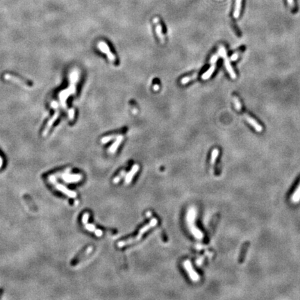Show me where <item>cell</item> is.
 Segmentation results:
<instances>
[{"mask_svg": "<svg viewBox=\"0 0 300 300\" xmlns=\"http://www.w3.org/2000/svg\"><path fill=\"white\" fill-rule=\"evenodd\" d=\"M69 84L68 87L65 89L60 91L59 93V99L60 106L63 110L68 112V106H67L66 101L69 96L74 95L76 92V84L79 78V72L77 69H74L69 74Z\"/></svg>", "mask_w": 300, "mask_h": 300, "instance_id": "cell-1", "label": "cell"}, {"mask_svg": "<svg viewBox=\"0 0 300 300\" xmlns=\"http://www.w3.org/2000/svg\"><path fill=\"white\" fill-rule=\"evenodd\" d=\"M157 222H158V220H157V219H156V218H153V219L150 221L149 224H147V225H145L143 227H142V229L140 230V231L138 232V235H136V236L133 237V238H129V239H127L126 240H122V241L119 242L118 247H123L124 246L129 245V244H131L135 243H136V242L141 240V238L142 237V235H143L147 231H149L150 229L152 228V227L155 226L157 225Z\"/></svg>", "mask_w": 300, "mask_h": 300, "instance_id": "cell-2", "label": "cell"}, {"mask_svg": "<svg viewBox=\"0 0 300 300\" xmlns=\"http://www.w3.org/2000/svg\"><path fill=\"white\" fill-rule=\"evenodd\" d=\"M195 216H196V211L194 208H190L187 213V222L188 223L189 229L195 238L197 239H202L203 238V234L195 225Z\"/></svg>", "mask_w": 300, "mask_h": 300, "instance_id": "cell-3", "label": "cell"}, {"mask_svg": "<svg viewBox=\"0 0 300 300\" xmlns=\"http://www.w3.org/2000/svg\"><path fill=\"white\" fill-rule=\"evenodd\" d=\"M51 106L54 109V114L50 118V120L48 121L46 127H45V129L43 132V136H45L47 135V133H49V132L51 129L52 125H53L54 122H56V120H57L58 118L59 117V115H60L59 106V104H58L57 101H52L51 103Z\"/></svg>", "mask_w": 300, "mask_h": 300, "instance_id": "cell-4", "label": "cell"}, {"mask_svg": "<svg viewBox=\"0 0 300 300\" xmlns=\"http://www.w3.org/2000/svg\"><path fill=\"white\" fill-rule=\"evenodd\" d=\"M218 54H219L220 56L223 58L224 60H225V65L226 67V69L227 72H229L230 77H231V78H233V79H235V78H236V74H235L234 69L232 68L231 63H230L229 59H228V57H227V56H226V49L225 48V47H224L223 45L220 46L219 51H218Z\"/></svg>", "mask_w": 300, "mask_h": 300, "instance_id": "cell-5", "label": "cell"}, {"mask_svg": "<svg viewBox=\"0 0 300 300\" xmlns=\"http://www.w3.org/2000/svg\"><path fill=\"white\" fill-rule=\"evenodd\" d=\"M183 266H184V268L186 269V272H188V275L190 276V279L192 281H199V276L198 275V274L194 270L193 267L192 266L190 261L188 260L185 261L184 263H183Z\"/></svg>", "mask_w": 300, "mask_h": 300, "instance_id": "cell-6", "label": "cell"}, {"mask_svg": "<svg viewBox=\"0 0 300 300\" xmlns=\"http://www.w3.org/2000/svg\"><path fill=\"white\" fill-rule=\"evenodd\" d=\"M97 47L99 48V49H100V50L101 52H103V53H104V54L107 55L108 59H109L110 61H112V62H114V61L115 60V56L112 54V52L110 51V49L109 47V46H108V45L106 44L105 42H103V41L99 42L98 44H97Z\"/></svg>", "mask_w": 300, "mask_h": 300, "instance_id": "cell-7", "label": "cell"}, {"mask_svg": "<svg viewBox=\"0 0 300 300\" xmlns=\"http://www.w3.org/2000/svg\"><path fill=\"white\" fill-rule=\"evenodd\" d=\"M51 182L53 183V184L54 185L55 188H56L58 190L62 192L63 194L66 195L67 196H68V197H71V198H75L76 197H77V193H76L75 192L69 190V189L67 188L65 186H64L62 184H60V183L56 182L55 181L52 180L51 179Z\"/></svg>", "mask_w": 300, "mask_h": 300, "instance_id": "cell-8", "label": "cell"}, {"mask_svg": "<svg viewBox=\"0 0 300 300\" xmlns=\"http://www.w3.org/2000/svg\"><path fill=\"white\" fill-rule=\"evenodd\" d=\"M244 118H245V120L247 122H248L249 124H251L252 126L254 128V129L258 132H263V127L261 125L259 124L257 122H256L254 118H252V117H250L249 115L244 114Z\"/></svg>", "mask_w": 300, "mask_h": 300, "instance_id": "cell-9", "label": "cell"}, {"mask_svg": "<svg viewBox=\"0 0 300 300\" xmlns=\"http://www.w3.org/2000/svg\"><path fill=\"white\" fill-rule=\"evenodd\" d=\"M92 247H88V248H87L85 250V251H83L81 253H80V254H78L77 256V257L74 258V260L72 261V266H75V265H77L78 263V262H79L81 260H82V259L84 257H85V256H88L90 254V253L92 252Z\"/></svg>", "mask_w": 300, "mask_h": 300, "instance_id": "cell-10", "label": "cell"}, {"mask_svg": "<svg viewBox=\"0 0 300 300\" xmlns=\"http://www.w3.org/2000/svg\"><path fill=\"white\" fill-rule=\"evenodd\" d=\"M139 168H140L138 165L136 164L134 165H133L132 170L129 171V172H128L127 174L126 177H125V183H126V184H129L131 181H132L133 177H134L135 174L137 173V172L138 171Z\"/></svg>", "mask_w": 300, "mask_h": 300, "instance_id": "cell-11", "label": "cell"}, {"mask_svg": "<svg viewBox=\"0 0 300 300\" xmlns=\"http://www.w3.org/2000/svg\"><path fill=\"white\" fill-rule=\"evenodd\" d=\"M249 246V242H245V243L243 244V246H242L240 254H239V258H238V263L240 264L244 263V259H245V256Z\"/></svg>", "mask_w": 300, "mask_h": 300, "instance_id": "cell-12", "label": "cell"}, {"mask_svg": "<svg viewBox=\"0 0 300 300\" xmlns=\"http://www.w3.org/2000/svg\"><path fill=\"white\" fill-rule=\"evenodd\" d=\"M4 78H5V79H7V80L12 81H13V82H16L17 83H18L20 86L24 87V88H29V86H27V84H26L24 82V81H22L21 79H20L19 78H17V77H15V76H13V75H11V74H7L4 75Z\"/></svg>", "mask_w": 300, "mask_h": 300, "instance_id": "cell-13", "label": "cell"}, {"mask_svg": "<svg viewBox=\"0 0 300 300\" xmlns=\"http://www.w3.org/2000/svg\"><path fill=\"white\" fill-rule=\"evenodd\" d=\"M63 179L65 182H77L79 181L82 179V176L81 174H74V175H71V174H63Z\"/></svg>", "mask_w": 300, "mask_h": 300, "instance_id": "cell-14", "label": "cell"}, {"mask_svg": "<svg viewBox=\"0 0 300 300\" xmlns=\"http://www.w3.org/2000/svg\"><path fill=\"white\" fill-rule=\"evenodd\" d=\"M123 140H124L123 136L118 135L117 137L115 138V142L109 148V152L111 153V154L115 153L116 150H117V149L118 148V147L120 146L121 142L123 141Z\"/></svg>", "mask_w": 300, "mask_h": 300, "instance_id": "cell-15", "label": "cell"}, {"mask_svg": "<svg viewBox=\"0 0 300 300\" xmlns=\"http://www.w3.org/2000/svg\"><path fill=\"white\" fill-rule=\"evenodd\" d=\"M215 69V64H213V65L210 67L207 71H206L205 73H204L202 76V78L203 80H207L210 78L211 76L213 73Z\"/></svg>", "mask_w": 300, "mask_h": 300, "instance_id": "cell-16", "label": "cell"}, {"mask_svg": "<svg viewBox=\"0 0 300 300\" xmlns=\"http://www.w3.org/2000/svg\"><path fill=\"white\" fill-rule=\"evenodd\" d=\"M242 5V0H236L235 1V7L234 12V17L235 18H238L240 14V9Z\"/></svg>", "mask_w": 300, "mask_h": 300, "instance_id": "cell-17", "label": "cell"}, {"mask_svg": "<svg viewBox=\"0 0 300 300\" xmlns=\"http://www.w3.org/2000/svg\"><path fill=\"white\" fill-rule=\"evenodd\" d=\"M156 24V31L157 34V36H159V38L161 40V42L164 43V36L163 35L162 32V26L159 24V21L158 22L155 23V25Z\"/></svg>", "mask_w": 300, "mask_h": 300, "instance_id": "cell-18", "label": "cell"}, {"mask_svg": "<svg viewBox=\"0 0 300 300\" xmlns=\"http://www.w3.org/2000/svg\"><path fill=\"white\" fill-rule=\"evenodd\" d=\"M218 154H219V150L217 149H214L213 152L211 154V165L213 166L215 163V161L218 156Z\"/></svg>", "mask_w": 300, "mask_h": 300, "instance_id": "cell-19", "label": "cell"}, {"mask_svg": "<svg viewBox=\"0 0 300 300\" xmlns=\"http://www.w3.org/2000/svg\"><path fill=\"white\" fill-rule=\"evenodd\" d=\"M197 75H198L197 73H196V74L190 76V77H186L184 78H183L181 80V83L182 85H184V84H186L188 82H189V81H190L191 80H193V79H195V78H196L197 77Z\"/></svg>", "mask_w": 300, "mask_h": 300, "instance_id": "cell-20", "label": "cell"}, {"mask_svg": "<svg viewBox=\"0 0 300 300\" xmlns=\"http://www.w3.org/2000/svg\"><path fill=\"white\" fill-rule=\"evenodd\" d=\"M116 137H117V135H110V136H105V137H103V138H101V143H104V144L107 143V142H109V141H112V140L115 138Z\"/></svg>", "mask_w": 300, "mask_h": 300, "instance_id": "cell-21", "label": "cell"}, {"mask_svg": "<svg viewBox=\"0 0 300 300\" xmlns=\"http://www.w3.org/2000/svg\"><path fill=\"white\" fill-rule=\"evenodd\" d=\"M233 100H234V103L235 109H236L238 110V111H241L242 105H241V103H240V101L239 100V99H238L237 97H234Z\"/></svg>", "mask_w": 300, "mask_h": 300, "instance_id": "cell-22", "label": "cell"}, {"mask_svg": "<svg viewBox=\"0 0 300 300\" xmlns=\"http://www.w3.org/2000/svg\"><path fill=\"white\" fill-rule=\"evenodd\" d=\"M84 225H85V228L88 230V231H91V232H95L96 231V230H97V229H96V227L95 225H93L92 224H89L88 222H86L85 224H83Z\"/></svg>", "mask_w": 300, "mask_h": 300, "instance_id": "cell-23", "label": "cell"}, {"mask_svg": "<svg viewBox=\"0 0 300 300\" xmlns=\"http://www.w3.org/2000/svg\"><path fill=\"white\" fill-rule=\"evenodd\" d=\"M125 174H126V172H125V171L121 172V173L120 174V175L118 176V177H116L114 179V180H113V182H114L115 183H118L120 181V179H122V177H124L125 175Z\"/></svg>", "mask_w": 300, "mask_h": 300, "instance_id": "cell-24", "label": "cell"}, {"mask_svg": "<svg viewBox=\"0 0 300 300\" xmlns=\"http://www.w3.org/2000/svg\"><path fill=\"white\" fill-rule=\"evenodd\" d=\"M68 117L70 120H73L74 118V110L73 109H69L68 110Z\"/></svg>", "mask_w": 300, "mask_h": 300, "instance_id": "cell-25", "label": "cell"}, {"mask_svg": "<svg viewBox=\"0 0 300 300\" xmlns=\"http://www.w3.org/2000/svg\"><path fill=\"white\" fill-rule=\"evenodd\" d=\"M219 56H219V54H214L213 56L211 57V59L210 60V63L212 64V65H213V64H215V63L217 62V60L218 59V58H219Z\"/></svg>", "mask_w": 300, "mask_h": 300, "instance_id": "cell-26", "label": "cell"}, {"mask_svg": "<svg viewBox=\"0 0 300 300\" xmlns=\"http://www.w3.org/2000/svg\"><path fill=\"white\" fill-rule=\"evenodd\" d=\"M89 217H90V215L88 213H85L83 215V217H82V223L85 224L86 222H88Z\"/></svg>", "mask_w": 300, "mask_h": 300, "instance_id": "cell-27", "label": "cell"}, {"mask_svg": "<svg viewBox=\"0 0 300 300\" xmlns=\"http://www.w3.org/2000/svg\"><path fill=\"white\" fill-rule=\"evenodd\" d=\"M239 55H240L239 52H235V53H234V54H232V56H231V58H230V59H231V61L236 60L238 59V57H239Z\"/></svg>", "mask_w": 300, "mask_h": 300, "instance_id": "cell-28", "label": "cell"}, {"mask_svg": "<svg viewBox=\"0 0 300 300\" xmlns=\"http://www.w3.org/2000/svg\"><path fill=\"white\" fill-rule=\"evenodd\" d=\"M287 2L288 5L290 6V7L292 8L293 10H295V3H294V0H287Z\"/></svg>", "mask_w": 300, "mask_h": 300, "instance_id": "cell-29", "label": "cell"}, {"mask_svg": "<svg viewBox=\"0 0 300 300\" xmlns=\"http://www.w3.org/2000/svg\"><path fill=\"white\" fill-rule=\"evenodd\" d=\"M95 234L98 237H101L103 234V232L100 229H97V230H96V231L95 232Z\"/></svg>", "mask_w": 300, "mask_h": 300, "instance_id": "cell-30", "label": "cell"}, {"mask_svg": "<svg viewBox=\"0 0 300 300\" xmlns=\"http://www.w3.org/2000/svg\"><path fill=\"white\" fill-rule=\"evenodd\" d=\"M159 86L158 85V84H156V85L154 86V90H155V91L159 90Z\"/></svg>", "mask_w": 300, "mask_h": 300, "instance_id": "cell-31", "label": "cell"}, {"mask_svg": "<svg viewBox=\"0 0 300 300\" xmlns=\"http://www.w3.org/2000/svg\"><path fill=\"white\" fill-rule=\"evenodd\" d=\"M2 165H3V160L2 159V157L0 156V168L2 167Z\"/></svg>", "mask_w": 300, "mask_h": 300, "instance_id": "cell-32", "label": "cell"}]
</instances>
